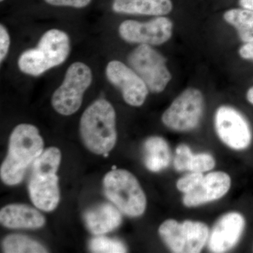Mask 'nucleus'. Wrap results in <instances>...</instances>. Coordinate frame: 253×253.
<instances>
[{"instance_id": "b1692460", "label": "nucleus", "mask_w": 253, "mask_h": 253, "mask_svg": "<svg viewBox=\"0 0 253 253\" xmlns=\"http://www.w3.org/2000/svg\"><path fill=\"white\" fill-rule=\"evenodd\" d=\"M216 166V160L209 153L195 154L190 165L189 172L205 173L212 170Z\"/></svg>"}, {"instance_id": "a211bd4d", "label": "nucleus", "mask_w": 253, "mask_h": 253, "mask_svg": "<svg viewBox=\"0 0 253 253\" xmlns=\"http://www.w3.org/2000/svg\"><path fill=\"white\" fill-rule=\"evenodd\" d=\"M144 164L152 172H158L169 166L171 162L170 148L168 141L161 136L148 138L144 144Z\"/></svg>"}, {"instance_id": "c756f323", "label": "nucleus", "mask_w": 253, "mask_h": 253, "mask_svg": "<svg viewBox=\"0 0 253 253\" xmlns=\"http://www.w3.org/2000/svg\"><path fill=\"white\" fill-rule=\"evenodd\" d=\"M239 4L243 9L253 11V0H239Z\"/></svg>"}, {"instance_id": "f8f14e48", "label": "nucleus", "mask_w": 253, "mask_h": 253, "mask_svg": "<svg viewBox=\"0 0 253 253\" xmlns=\"http://www.w3.org/2000/svg\"><path fill=\"white\" fill-rule=\"evenodd\" d=\"M244 214L236 211L224 213L210 231L208 249L212 253L229 252L239 244L246 229Z\"/></svg>"}, {"instance_id": "c85d7f7f", "label": "nucleus", "mask_w": 253, "mask_h": 253, "mask_svg": "<svg viewBox=\"0 0 253 253\" xmlns=\"http://www.w3.org/2000/svg\"><path fill=\"white\" fill-rule=\"evenodd\" d=\"M239 54L241 59L253 61V41L244 43L239 48Z\"/></svg>"}, {"instance_id": "dca6fc26", "label": "nucleus", "mask_w": 253, "mask_h": 253, "mask_svg": "<svg viewBox=\"0 0 253 253\" xmlns=\"http://www.w3.org/2000/svg\"><path fill=\"white\" fill-rule=\"evenodd\" d=\"M84 219L88 230L99 236L116 229L121 225L123 219L116 206L104 203L86 211Z\"/></svg>"}, {"instance_id": "5701e85b", "label": "nucleus", "mask_w": 253, "mask_h": 253, "mask_svg": "<svg viewBox=\"0 0 253 253\" xmlns=\"http://www.w3.org/2000/svg\"><path fill=\"white\" fill-rule=\"evenodd\" d=\"M26 169L20 167L9 158L6 157L0 169L1 180L7 185L12 186L19 184L23 180Z\"/></svg>"}, {"instance_id": "412c9836", "label": "nucleus", "mask_w": 253, "mask_h": 253, "mask_svg": "<svg viewBox=\"0 0 253 253\" xmlns=\"http://www.w3.org/2000/svg\"><path fill=\"white\" fill-rule=\"evenodd\" d=\"M6 253H44L47 250L28 236L12 234L5 238L2 244Z\"/></svg>"}, {"instance_id": "2f4dec72", "label": "nucleus", "mask_w": 253, "mask_h": 253, "mask_svg": "<svg viewBox=\"0 0 253 253\" xmlns=\"http://www.w3.org/2000/svg\"><path fill=\"white\" fill-rule=\"evenodd\" d=\"M0 1H4V0H0Z\"/></svg>"}, {"instance_id": "1a4fd4ad", "label": "nucleus", "mask_w": 253, "mask_h": 253, "mask_svg": "<svg viewBox=\"0 0 253 253\" xmlns=\"http://www.w3.org/2000/svg\"><path fill=\"white\" fill-rule=\"evenodd\" d=\"M118 31L120 36L126 42L158 46L171 39L174 23L166 16H156L146 22L126 20L121 23Z\"/></svg>"}, {"instance_id": "9b49d317", "label": "nucleus", "mask_w": 253, "mask_h": 253, "mask_svg": "<svg viewBox=\"0 0 253 253\" xmlns=\"http://www.w3.org/2000/svg\"><path fill=\"white\" fill-rule=\"evenodd\" d=\"M44 141L38 128L29 124L18 125L9 138L6 157L26 169L43 152Z\"/></svg>"}, {"instance_id": "39448f33", "label": "nucleus", "mask_w": 253, "mask_h": 253, "mask_svg": "<svg viewBox=\"0 0 253 253\" xmlns=\"http://www.w3.org/2000/svg\"><path fill=\"white\" fill-rule=\"evenodd\" d=\"M205 110V97L196 87H188L173 100L163 112L161 121L168 129L178 132L194 130L201 123Z\"/></svg>"}, {"instance_id": "4468645a", "label": "nucleus", "mask_w": 253, "mask_h": 253, "mask_svg": "<svg viewBox=\"0 0 253 253\" xmlns=\"http://www.w3.org/2000/svg\"><path fill=\"white\" fill-rule=\"evenodd\" d=\"M28 189L32 202L38 209L50 212L57 207L60 192L56 174L31 176Z\"/></svg>"}, {"instance_id": "f3484780", "label": "nucleus", "mask_w": 253, "mask_h": 253, "mask_svg": "<svg viewBox=\"0 0 253 253\" xmlns=\"http://www.w3.org/2000/svg\"><path fill=\"white\" fill-rule=\"evenodd\" d=\"M113 11L121 14L163 16L173 9L172 0H114Z\"/></svg>"}, {"instance_id": "2eb2a0df", "label": "nucleus", "mask_w": 253, "mask_h": 253, "mask_svg": "<svg viewBox=\"0 0 253 253\" xmlns=\"http://www.w3.org/2000/svg\"><path fill=\"white\" fill-rule=\"evenodd\" d=\"M0 221L11 229H38L45 224L39 211L26 205L11 204L1 208Z\"/></svg>"}, {"instance_id": "bb28decb", "label": "nucleus", "mask_w": 253, "mask_h": 253, "mask_svg": "<svg viewBox=\"0 0 253 253\" xmlns=\"http://www.w3.org/2000/svg\"><path fill=\"white\" fill-rule=\"evenodd\" d=\"M47 4L53 6H71L74 8H83L87 6L91 0H44Z\"/></svg>"}, {"instance_id": "0eeeda50", "label": "nucleus", "mask_w": 253, "mask_h": 253, "mask_svg": "<svg viewBox=\"0 0 253 253\" xmlns=\"http://www.w3.org/2000/svg\"><path fill=\"white\" fill-rule=\"evenodd\" d=\"M91 81L92 73L89 66L82 62L71 64L62 84L52 95L51 104L55 111L63 116H71L78 111Z\"/></svg>"}, {"instance_id": "aec40b11", "label": "nucleus", "mask_w": 253, "mask_h": 253, "mask_svg": "<svg viewBox=\"0 0 253 253\" xmlns=\"http://www.w3.org/2000/svg\"><path fill=\"white\" fill-rule=\"evenodd\" d=\"M61 160V154L59 149L50 147L46 149L33 162L32 176H46L56 174Z\"/></svg>"}, {"instance_id": "423d86ee", "label": "nucleus", "mask_w": 253, "mask_h": 253, "mask_svg": "<svg viewBox=\"0 0 253 253\" xmlns=\"http://www.w3.org/2000/svg\"><path fill=\"white\" fill-rule=\"evenodd\" d=\"M127 61L151 92H163L172 81V73L168 67L167 59L152 46L139 44L131 51Z\"/></svg>"}, {"instance_id": "393cba45", "label": "nucleus", "mask_w": 253, "mask_h": 253, "mask_svg": "<svg viewBox=\"0 0 253 253\" xmlns=\"http://www.w3.org/2000/svg\"><path fill=\"white\" fill-rule=\"evenodd\" d=\"M194 155V153L188 145L179 144L176 147L175 155L173 159V166L174 169L178 172L189 171L190 165Z\"/></svg>"}, {"instance_id": "7ed1b4c3", "label": "nucleus", "mask_w": 253, "mask_h": 253, "mask_svg": "<svg viewBox=\"0 0 253 253\" xmlns=\"http://www.w3.org/2000/svg\"><path fill=\"white\" fill-rule=\"evenodd\" d=\"M105 194L121 212L131 217H140L147 206L144 190L134 174L116 169L104 176Z\"/></svg>"}, {"instance_id": "cd10ccee", "label": "nucleus", "mask_w": 253, "mask_h": 253, "mask_svg": "<svg viewBox=\"0 0 253 253\" xmlns=\"http://www.w3.org/2000/svg\"><path fill=\"white\" fill-rule=\"evenodd\" d=\"M10 38L9 33L3 25L0 26V61L2 62L9 51Z\"/></svg>"}, {"instance_id": "a878e982", "label": "nucleus", "mask_w": 253, "mask_h": 253, "mask_svg": "<svg viewBox=\"0 0 253 253\" xmlns=\"http://www.w3.org/2000/svg\"><path fill=\"white\" fill-rule=\"evenodd\" d=\"M204 177V173L189 172L176 181V189L182 194H189L199 186Z\"/></svg>"}, {"instance_id": "6ab92c4d", "label": "nucleus", "mask_w": 253, "mask_h": 253, "mask_svg": "<svg viewBox=\"0 0 253 253\" xmlns=\"http://www.w3.org/2000/svg\"><path fill=\"white\" fill-rule=\"evenodd\" d=\"M223 19L236 30L243 42L253 41V11L241 7L229 9L223 14Z\"/></svg>"}, {"instance_id": "ddd939ff", "label": "nucleus", "mask_w": 253, "mask_h": 253, "mask_svg": "<svg viewBox=\"0 0 253 253\" xmlns=\"http://www.w3.org/2000/svg\"><path fill=\"white\" fill-rule=\"evenodd\" d=\"M231 178L224 171H213L204 175L194 191L184 194L182 203L187 208H196L222 199L229 192Z\"/></svg>"}, {"instance_id": "9d476101", "label": "nucleus", "mask_w": 253, "mask_h": 253, "mask_svg": "<svg viewBox=\"0 0 253 253\" xmlns=\"http://www.w3.org/2000/svg\"><path fill=\"white\" fill-rule=\"evenodd\" d=\"M106 76L110 83L121 90L126 104L134 107L144 104L149 88L130 66L117 60L111 61L106 66Z\"/></svg>"}, {"instance_id": "7c9ffc66", "label": "nucleus", "mask_w": 253, "mask_h": 253, "mask_svg": "<svg viewBox=\"0 0 253 253\" xmlns=\"http://www.w3.org/2000/svg\"><path fill=\"white\" fill-rule=\"evenodd\" d=\"M246 99L250 104L253 106V85L248 89L247 92H246Z\"/></svg>"}, {"instance_id": "4be33fe9", "label": "nucleus", "mask_w": 253, "mask_h": 253, "mask_svg": "<svg viewBox=\"0 0 253 253\" xmlns=\"http://www.w3.org/2000/svg\"><path fill=\"white\" fill-rule=\"evenodd\" d=\"M89 249L91 252L97 253H123L127 251L121 241L103 236L91 239Z\"/></svg>"}, {"instance_id": "6e6552de", "label": "nucleus", "mask_w": 253, "mask_h": 253, "mask_svg": "<svg viewBox=\"0 0 253 253\" xmlns=\"http://www.w3.org/2000/svg\"><path fill=\"white\" fill-rule=\"evenodd\" d=\"M214 127L219 140L231 150L244 151L252 143L249 121L241 111L229 105H221L216 109Z\"/></svg>"}, {"instance_id": "f257e3e1", "label": "nucleus", "mask_w": 253, "mask_h": 253, "mask_svg": "<svg viewBox=\"0 0 253 253\" xmlns=\"http://www.w3.org/2000/svg\"><path fill=\"white\" fill-rule=\"evenodd\" d=\"M80 129L89 151L104 156L109 154L117 141L116 111L111 103L99 99L91 104L82 116Z\"/></svg>"}, {"instance_id": "20e7f679", "label": "nucleus", "mask_w": 253, "mask_h": 253, "mask_svg": "<svg viewBox=\"0 0 253 253\" xmlns=\"http://www.w3.org/2000/svg\"><path fill=\"white\" fill-rule=\"evenodd\" d=\"M158 234L171 252L199 253L207 245L210 229L201 221L168 219L160 225Z\"/></svg>"}, {"instance_id": "f03ea898", "label": "nucleus", "mask_w": 253, "mask_h": 253, "mask_svg": "<svg viewBox=\"0 0 253 253\" xmlns=\"http://www.w3.org/2000/svg\"><path fill=\"white\" fill-rule=\"evenodd\" d=\"M71 51L69 37L58 29L46 31L37 47L26 50L18 61L20 71L30 76H41L48 70L62 64Z\"/></svg>"}]
</instances>
